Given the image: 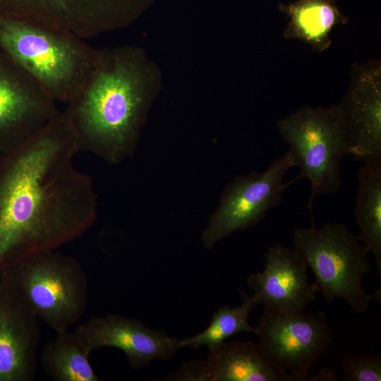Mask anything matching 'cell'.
Masks as SVG:
<instances>
[{"instance_id": "1", "label": "cell", "mask_w": 381, "mask_h": 381, "mask_svg": "<svg viewBox=\"0 0 381 381\" xmlns=\"http://www.w3.org/2000/svg\"><path fill=\"white\" fill-rule=\"evenodd\" d=\"M79 151L63 111L0 155V272L75 241L95 223L93 181L73 162Z\"/></svg>"}, {"instance_id": "2", "label": "cell", "mask_w": 381, "mask_h": 381, "mask_svg": "<svg viewBox=\"0 0 381 381\" xmlns=\"http://www.w3.org/2000/svg\"><path fill=\"white\" fill-rule=\"evenodd\" d=\"M145 102V78L137 54L98 51L83 89L64 110L79 150L111 164L132 156Z\"/></svg>"}, {"instance_id": "3", "label": "cell", "mask_w": 381, "mask_h": 381, "mask_svg": "<svg viewBox=\"0 0 381 381\" xmlns=\"http://www.w3.org/2000/svg\"><path fill=\"white\" fill-rule=\"evenodd\" d=\"M0 51L56 101L83 89L98 51L75 34L37 19L0 12Z\"/></svg>"}, {"instance_id": "4", "label": "cell", "mask_w": 381, "mask_h": 381, "mask_svg": "<svg viewBox=\"0 0 381 381\" xmlns=\"http://www.w3.org/2000/svg\"><path fill=\"white\" fill-rule=\"evenodd\" d=\"M294 249L315 276L317 291L326 301H345L358 315L368 311L375 294H369L362 285L363 276L369 272L368 251L344 224L327 222L317 227L293 231Z\"/></svg>"}, {"instance_id": "5", "label": "cell", "mask_w": 381, "mask_h": 381, "mask_svg": "<svg viewBox=\"0 0 381 381\" xmlns=\"http://www.w3.org/2000/svg\"><path fill=\"white\" fill-rule=\"evenodd\" d=\"M6 270L28 307L56 332L69 329L84 313L88 281L76 258L47 250Z\"/></svg>"}, {"instance_id": "6", "label": "cell", "mask_w": 381, "mask_h": 381, "mask_svg": "<svg viewBox=\"0 0 381 381\" xmlns=\"http://www.w3.org/2000/svg\"><path fill=\"white\" fill-rule=\"evenodd\" d=\"M277 127L301 177L310 182L308 208L312 210L317 197L334 193L341 185L340 164L349 146L340 106H304L278 120Z\"/></svg>"}, {"instance_id": "7", "label": "cell", "mask_w": 381, "mask_h": 381, "mask_svg": "<svg viewBox=\"0 0 381 381\" xmlns=\"http://www.w3.org/2000/svg\"><path fill=\"white\" fill-rule=\"evenodd\" d=\"M294 167L289 150L275 158L264 171L239 176L228 184L202 232L203 246L210 249L234 231L259 223L269 210L282 202L284 190L294 181L284 183V178Z\"/></svg>"}, {"instance_id": "8", "label": "cell", "mask_w": 381, "mask_h": 381, "mask_svg": "<svg viewBox=\"0 0 381 381\" xmlns=\"http://www.w3.org/2000/svg\"><path fill=\"white\" fill-rule=\"evenodd\" d=\"M258 342L271 361L294 381L307 380L310 369L332 343L326 313L264 309L256 326Z\"/></svg>"}, {"instance_id": "9", "label": "cell", "mask_w": 381, "mask_h": 381, "mask_svg": "<svg viewBox=\"0 0 381 381\" xmlns=\"http://www.w3.org/2000/svg\"><path fill=\"white\" fill-rule=\"evenodd\" d=\"M56 101L0 51V155L17 147L59 113Z\"/></svg>"}, {"instance_id": "10", "label": "cell", "mask_w": 381, "mask_h": 381, "mask_svg": "<svg viewBox=\"0 0 381 381\" xmlns=\"http://www.w3.org/2000/svg\"><path fill=\"white\" fill-rule=\"evenodd\" d=\"M87 350L114 347L122 351L129 367L138 370L154 359L169 360L181 349L179 339L118 314L92 317L74 330Z\"/></svg>"}, {"instance_id": "11", "label": "cell", "mask_w": 381, "mask_h": 381, "mask_svg": "<svg viewBox=\"0 0 381 381\" xmlns=\"http://www.w3.org/2000/svg\"><path fill=\"white\" fill-rule=\"evenodd\" d=\"M135 0H0V12L44 21L83 38L129 19Z\"/></svg>"}, {"instance_id": "12", "label": "cell", "mask_w": 381, "mask_h": 381, "mask_svg": "<svg viewBox=\"0 0 381 381\" xmlns=\"http://www.w3.org/2000/svg\"><path fill=\"white\" fill-rule=\"evenodd\" d=\"M40 339L38 319L0 272V381H32Z\"/></svg>"}, {"instance_id": "13", "label": "cell", "mask_w": 381, "mask_h": 381, "mask_svg": "<svg viewBox=\"0 0 381 381\" xmlns=\"http://www.w3.org/2000/svg\"><path fill=\"white\" fill-rule=\"evenodd\" d=\"M264 256V270L247 278L258 305L274 311L305 310L318 291L308 281V267L301 255L294 249L274 244Z\"/></svg>"}, {"instance_id": "14", "label": "cell", "mask_w": 381, "mask_h": 381, "mask_svg": "<svg viewBox=\"0 0 381 381\" xmlns=\"http://www.w3.org/2000/svg\"><path fill=\"white\" fill-rule=\"evenodd\" d=\"M339 106L349 155L363 162L381 161L380 66L361 69Z\"/></svg>"}, {"instance_id": "15", "label": "cell", "mask_w": 381, "mask_h": 381, "mask_svg": "<svg viewBox=\"0 0 381 381\" xmlns=\"http://www.w3.org/2000/svg\"><path fill=\"white\" fill-rule=\"evenodd\" d=\"M202 365L203 381H294L251 341H224L209 350Z\"/></svg>"}, {"instance_id": "16", "label": "cell", "mask_w": 381, "mask_h": 381, "mask_svg": "<svg viewBox=\"0 0 381 381\" xmlns=\"http://www.w3.org/2000/svg\"><path fill=\"white\" fill-rule=\"evenodd\" d=\"M278 8L289 20L284 37L303 41L318 52L329 48L333 28L349 20L334 0H296Z\"/></svg>"}, {"instance_id": "17", "label": "cell", "mask_w": 381, "mask_h": 381, "mask_svg": "<svg viewBox=\"0 0 381 381\" xmlns=\"http://www.w3.org/2000/svg\"><path fill=\"white\" fill-rule=\"evenodd\" d=\"M357 178L354 212L357 236L374 255L381 277V161L363 162Z\"/></svg>"}, {"instance_id": "18", "label": "cell", "mask_w": 381, "mask_h": 381, "mask_svg": "<svg viewBox=\"0 0 381 381\" xmlns=\"http://www.w3.org/2000/svg\"><path fill=\"white\" fill-rule=\"evenodd\" d=\"M90 354L75 332L66 329L56 332L54 339L44 346L40 364L55 381H99Z\"/></svg>"}, {"instance_id": "19", "label": "cell", "mask_w": 381, "mask_h": 381, "mask_svg": "<svg viewBox=\"0 0 381 381\" xmlns=\"http://www.w3.org/2000/svg\"><path fill=\"white\" fill-rule=\"evenodd\" d=\"M243 303L235 308L223 306L214 312L208 327L194 337L179 339L181 348L188 346L198 349L207 346L209 350L214 348L226 339L241 332L256 334L257 328L249 324V316L258 305L253 296L240 291Z\"/></svg>"}, {"instance_id": "20", "label": "cell", "mask_w": 381, "mask_h": 381, "mask_svg": "<svg viewBox=\"0 0 381 381\" xmlns=\"http://www.w3.org/2000/svg\"><path fill=\"white\" fill-rule=\"evenodd\" d=\"M341 368L346 381L381 380V358L377 354H346Z\"/></svg>"}]
</instances>
